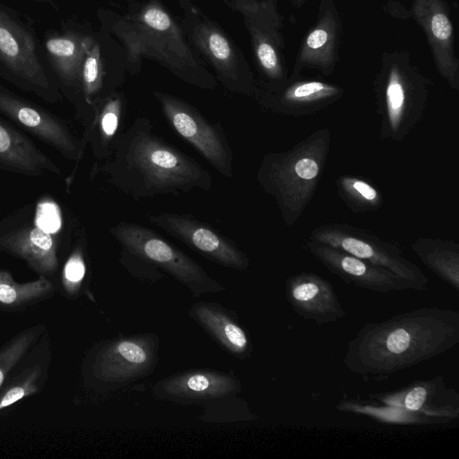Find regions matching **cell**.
I'll return each mask as SVG.
<instances>
[{
    "label": "cell",
    "mask_w": 459,
    "mask_h": 459,
    "mask_svg": "<svg viewBox=\"0 0 459 459\" xmlns=\"http://www.w3.org/2000/svg\"><path fill=\"white\" fill-rule=\"evenodd\" d=\"M458 342L457 310L420 307L365 324L348 342L343 363L364 381L382 382L446 352Z\"/></svg>",
    "instance_id": "6da1fadb"
},
{
    "label": "cell",
    "mask_w": 459,
    "mask_h": 459,
    "mask_svg": "<svg viewBox=\"0 0 459 459\" xmlns=\"http://www.w3.org/2000/svg\"><path fill=\"white\" fill-rule=\"evenodd\" d=\"M51 290V283L41 277L27 283L15 282L11 275L0 270V303L17 305L39 298Z\"/></svg>",
    "instance_id": "f546056e"
},
{
    "label": "cell",
    "mask_w": 459,
    "mask_h": 459,
    "mask_svg": "<svg viewBox=\"0 0 459 459\" xmlns=\"http://www.w3.org/2000/svg\"><path fill=\"white\" fill-rule=\"evenodd\" d=\"M292 1H293V3H294L295 4L299 5V4H301L305 0H292Z\"/></svg>",
    "instance_id": "e575fe53"
},
{
    "label": "cell",
    "mask_w": 459,
    "mask_h": 459,
    "mask_svg": "<svg viewBox=\"0 0 459 459\" xmlns=\"http://www.w3.org/2000/svg\"><path fill=\"white\" fill-rule=\"evenodd\" d=\"M109 233L122 249L160 267L186 285L195 295L223 290L192 258L145 226L120 221L109 229Z\"/></svg>",
    "instance_id": "52a82bcc"
},
{
    "label": "cell",
    "mask_w": 459,
    "mask_h": 459,
    "mask_svg": "<svg viewBox=\"0 0 459 459\" xmlns=\"http://www.w3.org/2000/svg\"><path fill=\"white\" fill-rule=\"evenodd\" d=\"M368 399L429 417L437 424L459 418V394L442 376L413 381L392 392L368 394Z\"/></svg>",
    "instance_id": "5bb4252c"
},
{
    "label": "cell",
    "mask_w": 459,
    "mask_h": 459,
    "mask_svg": "<svg viewBox=\"0 0 459 459\" xmlns=\"http://www.w3.org/2000/svg\"><path fill=\"white\" fill-rule=\"evenodd\" d=\"M151 223L178 239L191 249L221 265L245 270L249 265L247 255L211 225L191 215L161 212L148 216Z\"/></svg>",
    "instance_id": "8fae6325"
},
{
    "label": "cell",
    "mask_w": 459,
    "mask_h": 459,
    "mask_svg": "<svg viewBox=\"0 0 459 459\" xmlns=\"http://www.w3.org/2000/svg\"><path fill=\"white\" fill-rule=\"evenodd\" d=\"M38 376L39 371L35 369L22 380L7 388L0 395V410L13 404L25 396L34 394L37 390L35 382Z\"/></svg>",
    "instance_id": "836d02e7"
},
{
    "label": "cell",
    "mask_w": 459,
    "mask_h": 459,
    "mask_svg": "<svg viewBox=\"0 0 459 459\" xmlns=\"http://www.w3.org/2000/svg\"><path fill=\"white\" fill-rule=\"evenodd\" d=\"M0 169L27 176L60 175V169L26 135L0 119Z\"/></svg>",
    "instance_id": "7402d4cb"
},
{
    "label": "cell",
    "mask_w": 459,
    "mask_h": 459,
    "mask_svg": "<svg viewBox=\"0 0 459 459\" xmlns=\"http://www.w3.org/2000/svg\"><path fill=\"white\" fill-rule=\"evenodd\" d=\"M85 54L81 72V89L85 103L92 114L93 106L113 92L106 83V72L100 44L91 36H85Z\"/></svg>",
    "instance_id": "83f0119b"
},
{
    "label": "cell",
    "mask_w": 459,
    "mask_h": 459,
    "mask_svg": "<svg viewBox=\"0 0 459 459\" xmlns=\"http://www.w3.org/2000/svg\"><path fill=\"white\" fill-rule=\"evenodd\" d=\"M182 11L181 28L196 53L214 71L216 80L232 93L255 98L258 81L234 41L190 0H178Z\"/></svg>",
    "instance_id": "8992f818"
},
{
    "label": "cell",
    "mask_w": 459,
    "mask_h": 459,
    "mask_svg": "<svg viewBox=\"0 0 459 459\" xmlns=\"http://www.w3.org/2000/svg\"><path fill=\"white\" fill-rule=\"evenodd\" d=\"M306 247L330 273L349 284L380 293L412 290L411 284L391 271L338 248L310 239Z\"/></svg>",
    "instance_id": "9a60e30c"
},
{
    "label": "cell",
    "mask_w": 459,
    "mask_h": 459,
    "mask_svg": "<svg viewBox=\"0 0 459 459\" xmlns=\"http://www.w3.org/2000/svg\"><path fill=\"white\" fill-rule=\"evenodd\" d=\"M429 85L408 52L384 53L374 81L382 140L402 142L418 125L427 108Z\"/></svg>",
    "instance_id": "5b68a950"
},
{
    "label": "cell",
    "mask_w": 459,
    "mask_h": 459,
    "mask_svg": "<svg viewBox=\"0 0 459 459\" xmlns=\"http://www.w3.org/2000/svg\"><path fill=\"white\" fill-rule=\"evenodd\" d=\"M342 22L333 0H321L317 21L302 42L291 75L305 69L331 74L336 66Z\"/></svg>",
    "instance_id": "ac0fdd59"
},
{
    "label": "cell",
    "mask_w": 459,
    "mask_h": 459,
    "mask_svg": "<svg viewBox=\"0 0 459 459\" xmlns=\"http://www.w3.org/2000/svg\"><path fill=\"white\" fill-rule=\"evenodd\" d=\"M154 362L150 342L143 338H127L108 345L98 356L96 375L105 381L122 382L144 375Z\"/></svg>",
    "instance_id": "ffe728a7"
},
{
    "label": "cell",
    "mask_w": 459,
    "mask_h": 459,
    "mask_svg": "<svg viewBox=\"0 0 459 459\" xmlns=\"http://www.w3.org/2000/svg\"><path fill=\"white\" fill-rule=\"evenodd\" d=\"M34 222L39 230L56 234L62 227V214L58 205L51 199L41 200L36 208Z\"/></svg>",
    "instance_id": "1f68e13d"
},
{
    "label": "cell",
    "mask_w": 459,
    "mask_h": 459,
    "mask_svg": "<svg viewBox=\"0 0 459 459\" xmlns=\"http://www.w3.org/2000/svg\"><path fill=\"white\" fill-rule=\"evenodd\" d=\"M344 94L339 85L316 79L290 75L276 86H259L255 100L264 109L275 114L301 117L319 112Z\"/></svg>",
    "instance_id": "7c38bea8"
},
{
    "label": "cell",
    "mask_w": 459,
    "mask_h": 459,
    "mask_svg": "<svg viewBox=\"0 0 459 459\" xmlns=\"http://www.w3.org/2000/svg\"><path fill=\"white\" fill-rule=\"evenodd\" d=\"M84 42L85 36L73 32L52 36L46 40L49 59L56 73L67 83L81 86Z\"/></svg>",
    "instance_id": "4316f807"
},
{
    "label": "cell",
    "mask_w": 459,
    "mask_h": 459,
    "mask_svg": "<svg viewBox=\"0 0 459 459\" xmlns=\"http://www.w3.org/2000/svg\"><path fill=\"white\" fill-rule=\"evenodd\" d=\"M308 239L382 266L406 281L412 290H424L427 288L429 278L418 265L403 255L396 244L363 229L346 223L324 224L315 228Z\"/></svg>",
    "instance_id": "9c48e42d"
},
{
    "label": "cell",
    "mask_w": 459,
    "mask_h": 459,
    "mask_svg": "<svg viewBox=\"0 0 459 459\" xmlns=\"http://www.w3.org/2000/svg\"><path fill=\"white\" fill-rule=\"evenodd\" d=\"M411 16L427 37L437 72L452 89L458 90L459 61L446 3L444 0H412Z\"/></svg>",
    "instance_id": "2e32d148"
},
{
    "label": "cell",
    "mask_w": 459,
    "mask_h": 459,
    "mask_svg": "<svg viewBox=\"0 0 459 459\" xmlns=\"http://www.w3.org/2000/svg\"><path fill=\"white\" fill-rule=\"evenodd\" d=\"M0 113L66 159L75 162L82 159L88 142L85 136L78 140L63 120L1 87Z\"/></svg>",
    "instance_id": "4fadbf2b"
},
{
    "label": "cell",
    "mask_w": 459,
    "mask_h": 459,
    "mask_svg": "<svg viewBox=\"0 0 459 459\" xmlns=\"http://www.w3.org/2000/svg\"><path fill=\"white\" fill-rule=\"evenodd\" d=\"M86 264L82 247H76L65 264L63 269V284L65 290L75 292L85 276Z\"/></svg>",
    "instance_id": "4dcf8cb0"
},
{
    "label": "cell",
    "mask_w": 459,
    "mask_h": 459,
    "mask_svg": "<svg viewBox=\"0 0 459 459\" xmlns=\"http://www.w3.org/2000/svg\"><path fill=\"white\" fill-rule=\"evenodd\" d=\"M126 108V97L117 90L94 104L93 118L84 136L98 160H105L112 154L115 141L123 131Z\"/></svg>",
    "instance_id": "603a6c76"
},
{
    "label": "cell",
    "mask_w": 459,
    "mask_h": 459,
    "mask_svg": "<svg viewBox=\"0 0 459 459\" xmlns=\"http://www.w3.org/2000/svg\"><path fill=\"white\" fill-rule=\"evenodd\" d=\"M285 294L299 316L318 325L335 323L346 315L331 282L316 273L290 276L285 281Z\"/></svg>",
    "instance_id": "e0dca14e"
},
{
    "label": "cell",
    "mask_w": 459,
    "mask_h": 459,
    "mask_svg": "<svg viewBox=\"0 0 459 459\" xmlns=\"http://www.w3.org/2000/svg\"><path fill=\"white\" fill-rule=\"evenodd\" d=\"M238 13L249 33L262 82L259 86H276L288 79L283 48V17L277 0H221Z\"/></svg>",
    "instance_id": "ba28073f"
},
{
    "label": "cell",
    "mask_w": 459,
    "mask_h": 459,
    "mask_svg": "<svg viewBox=\"0 0 459 459\" xmlns=\"http://www.w3.org/2000/svg\"><path fill=\"white\" fill-rule=\"evenodd\" d=\"M192 316L230 353L238 358L249 356L252 346L245 331L223 310L208 303H198Z\"/></svg>",
    "instance_id": "d4e9b609"
},
{
    "label": "cell",
    "mask_w": 459,
    "mask_h": 459,
    "mask_svg": "<svg viewBox=\"0 0 459 459\" xmlns=\"http://www.w3.org/2000/svg\"><path fill=\"white\" fill-rule=\"evenodd\" d=\"M108 29L123 44L126 68L132 74L141 69L143 58H151L183 82L203 90H213L216 77L187 43L181 25L160 0L132 5L120 14H104Z\"/></svg>",
    "instance_id": "3957f363"
},
{
    "label": "cell",
    "mask_w": 459,
    "mask_h": 459,
    "mask_svg": "<svg viewBox=\"0 0 459 459\" xmlns=\"http://www.w3.org/2000/svg\"><path fill=\"white\" fill-rule=\"evenodd\" d=\"M0 59L23 80L40 90H49L32 37L3 11H0Z\"/></svg>",
    "instance_id": "d6986e66"
},
{
    "label": "cell",
    "mask_w": 459,
    "mask_h": 459,
    "mask_svg": "<svg viewBox=\"0 0 459 459\" xmlns=\"http://www.w3.org/2000/svg\"><path fill=\"white\" fill-rule=\"evenodd\" d=\"M33 336L32 333L22 335L0 353V387L7 372L16 364L30 346Z\"/></svg>",
    "instance_id": "d6a6232c"
},
{
    "label": "cell",
    "mask_w": 459,
    "mask_h": 459,
    "mask_svg": "<svg viewBox=\"0 0 459 459\" xmlns=\"http://www.w3.org/2000/svg\"><path fill=\"white\" fill-rule=\"evenodd\" d=\"M335 186L340 198L353 212H372L383 205L381 192L364 178L342 175L336 179Z\"/></svg>",
    "instance_id": "f1b7e54d"
},
{
    "label": "cell",
    "mask_w": 459,
    "mask_h": 459,
    "mask_svg": "<svg viewBox=\"0 0 459 459\" xmlns=\"http://www.w3.org/2000/svg\"><path fill=\"white\" fill-rule=\"evenodd\" d=\"M331 149V132L320 128L292 148L266 153L256 179L271 195L287 227L293 226L313 198Z\"/></svg>",
    "instance_id": "277c9868"
},
{
    "label": "cell",
    "mask_w": 459,
    "mask_h": 459,
    "mask_svg": "<svg viewBox=\"0 0 459 459\" xmlns=\"http://www.w3.org/2000/svg\"><path fill=\"white\" fill-rule=\"evenodd\" d=\"M238 381L232 376L215 371H190L159 382L155 393L173 400H208L221 398L238 391Z\"/></svg>",
    "instance_id": "44dd1931"
},
{
    "label": "cell",
    "mask_w": 459,
    "mask_h": 459,
    "mask_svg": "<svg viewBox=\"0 0 459 459\" xmlns=\"http://www.w3.org/2000/svg\"><path fill=\"white\" fill-rule=\"evenodd\" d=\"M153 96L174 131L220 174L232 178L233 154L220 122L210 123L194 106L172 94L155 91Z\"/></svg>",
    "instance_id": "30bf717a"
},
{
    "label": "cell",
    "mask_w": 459,
    "mask_h": 459,
    "mask_svg": "<svg viewBox=\"0 0 459 459\" xmlns=\"http://www.w3.org/2000/svg\"><path fill=\"white\" fill-rule=\"evenodd\" d=\"M107 180L134 200L211 190V173L153 132L146 117L135 118L115 141L109 158L97 167Z\"/></svg>",
    "instance_id": "7a4b0ae2"
},
{
    "label": "cell",
    "mask_w": 459,
    "mask_h": 459,
    "mask_svg": "<svg viewBox=\"0 0 459 459\" xmlns=\"http://www.w3.org/2000/svg\"><path fill=\"white\" fill-rule=\"evenodd\" d=\"M411 250L442 281L459 290V245L454 240L420 238Z\"/></svg>",
    "instance_id": "484cf974"
},
{
    "label": "cell",
    "mask_w": 459,
    "mask_h": 459,
    "mask_svg": "<svg viewBox=\"0 0 459 459\" xmlns=\"http://www.w3.org/2000/svg\"><path fill=\"white\" fill-rule=\"evenodd\" d=\"M0 247L23 258L41 273H52L58 264L55 237L36 226L4 234L0 238Z\"/></svg>",
    "instance_id": "cb8c5ba5"
}]
</instances>
